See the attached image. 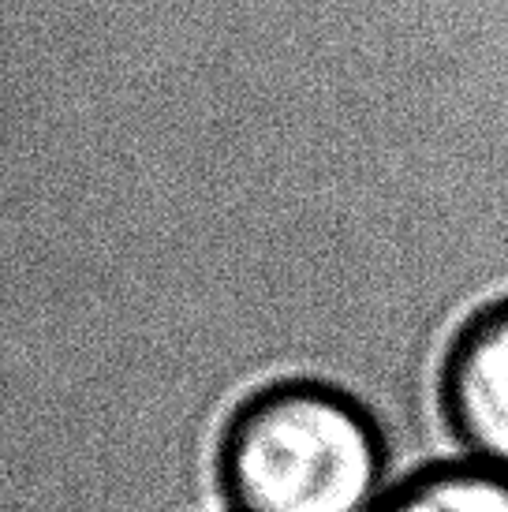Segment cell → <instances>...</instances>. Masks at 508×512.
I'll return each mask as SVG.
<instances>
[{
	"instance_id": "obj_1",
	"label": "cell",
	"mask_w": 508,
	"mask_h": 512,
	"mask_svg": "<svg viewBox=\"0 0 508 512\" xmlns=\"http://www.w3.org/2000/svg\"><path fill=\"white\" fill-rule=\"evenodd\" d=\"M221 471L232 512H378L393 490L374 419L314 382L254 397L228 427Z\"/></svg>"
},
{
	"instance_id": "obj_2",
	"label": "cell",
	"mask_w": 508,
	"mask_h": 512,
	"mask_svg": "<svg viewBox=\"0 0 508 512\" xmlns=\"http://www.w3.org/2000/svg\"><path fill=\"white\" fill-rule=\"evenodd\" d=\"M445 412L471 460L508 471V299L475 314L452 344Z\"/></svg>"
},
{
	"instance_id": "obj_3",
	"label": "cell",
	"mask_w": 508,
	"mask_h": 512,
	"mask_svg": "<svg viewBox=\"0 0 508 512\" xmlns=\"http://www.w3.org/2000/svg\"><path fill=\"white\" fill-rule=\"evenodd\" d=\"M378 512H508V471L452 460L396 483Z\"/></svg>"
}]
</instances>
